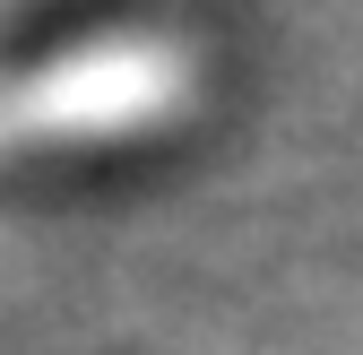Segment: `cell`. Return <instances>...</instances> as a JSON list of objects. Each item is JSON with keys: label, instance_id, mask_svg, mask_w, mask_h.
<instances>
[{"label": "cell", "instance_id": "cell-1", "mask_svg": "<svg viewBox=\"0 0 363 355\" xmlns=\"http://www.w3.org/2000/svg\"><path fill=\"white\" fill-rule=\"evenodd\" d=\"M182 104V61L173 43H104V61H61L0 96V139L9 148H69V139H113L130 121H156Z\"/></svg>", "mask_w": 363, "mask_h": 355}]
</instances>
